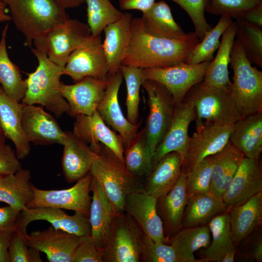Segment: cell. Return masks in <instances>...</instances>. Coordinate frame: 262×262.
<instances>
[{"instance_id": "obj_32", "label": "cell", "mask_w": 262, "mask_h": 262, "mask_svg": "<svg viewBox=\"0 0 262 262\" xmlns=\"http://www.w3.org/2000/svg\"><path fill=\"white\" fill-rule=\"evenodd\" d=\"M237 30L235 21L226 29L222 35V39L217 53L211 62L201 84L229 90L231 82L229 78V65L230 54Z\"/></svg>"}, {"instance_id": "obj_40", "label": "cell", "mask_w": 262, "mask_h": 262, "mask_svg": "<svg viewBox=\"0 0 262 262\" xmlns=\"http://www.w3.org/2000/svg\"><path fill=\"white\" fill-rule=\"evenodd\" d=\"M87 5V25L91 35L100 36L108 25L119 20L123 12L117 9L110 0H85Z\"/></svg>"}, {"instance_id": "obj_35", "label": "cell", "mask_w": 262, "mask_h": 262, "mask_svg": "<svg viewBox=\"0 0 262 262\" xmlns=\"http://www.w3.org/2000/svg\"><path fill=\"white\" fill-rule=\"evenodd\" d=\"M208 223L212 240L202 253L201 261L222 262L227 253H235L228 212L225 211L216 215Z\"/></svg>"}, {"instance_id": "obj_56", "label": "cell", "mask_w": 262, "mask_h": 262, "mask_svg": "<svg viewBox=\"0 0 262 262\" xmlns=\"http://www.w3.org/2000/svg\"><path fill=\"white\" fill-rule=\"evenodd\" d=\"M64 9L75 8L85 2V0H55Z\"/></svg>"}, {"instance_id": "obj_58", "label": "cell", "mask_w": 262, "mask_h": 262, "mask_svg": "<svg viewBox=\"0 0 262 262\" xmlns=\"http://www.w3.org/2000/svg\"><path fill=\"white\" fill-rule=\"evenodd\" d=\"M5 137L2 132H0V146L5 144Z\"/></svg>"}, {"instance_id": "obj_57", "label": "cell", "mask_w": 262, "mask_h": 262, "mask_svg": "<svg viewBox=\"0 0 262 262\" xmlns=\"http://www.w3.org/2000/svg\"><path fill=\"white\" fill-rule=\"evenodd\" d=\"M6 6L5 2L0 0V23L12 20L11 16L6 12Z\"/></svg>"}, {"instance_id": "obj_21", "label": "cell", "mask_w": 262, "mask_h": 262, "mask_svg": "<svg viewBox=\"0 0 262 262\" xmlns=\"http://www.w3.org/2000/svg\"><path fill=\"white\" fill-rule=\"evenodd\" d=\"M262 192V164L261 158L244 157L223 197L227 211Z\"/></svg>"}, {"instance_id": "obj_36", "label": "cell", "mask_w": 262, "mask_h": 262, "mask_svg": "<svg viewBox=\"0 0 262 262\" xmlns=\"http://www.w3.org/2000/svg\"><path fill=\"white\" fill-rule=\"evenodd\" d=\"M227 211L223 200L210 193L188 196L182 219V227L204 225L213 217Z\"/></svg>"}, {"instance_id": "obj_31", "label": "cell", "mask_w": 262, "mask_h": 262, "mask_svg": "<svg viewBox=\"0 0 262 262\" xmlns=\"http://www.w3.org/2000/svg\"><path fill=\"white\" fill-rule=\"evenodd\" d=\"M244 157L243 154L229 142L222 150L212 156L213 167L210 194L223 200Z\"/></svg>"}, {"instance_id": "obj_26", "label": "cell", "mask_w": 262, "mask_h": 262, "mask_svg": "<svg viewBox=\"0 0 262 262\" xmlns=\"http://www.w3.org/2000/svg\"><path fill=\"white\" fill-rule=\"evenodd\" d=\"M62 158V167L66 181L76 182L90 171L97 154L90 146L72 132L66 131Z\"/></svg>"}, {"instance_id": "obj_34", "label": "cell", "mask_w": 262, "mask_h": 262, "mask_svg": "<svg viewBox=\"0 0 262 262\" xmlns=\"http://www.w3.org/2000/svg\"><path fill=\"white\" fill-rule=\"evenodd\" d=\"M29 170L23 169L0 178V201L22 211L32 200L33 193Z\"/></svg>"}, {"instance_id": "obj_51", "label": "cell", "mask_w": 262, "mask_h": 262, "mask_svg": "<svg viewBox=\"0 0 262 262\" xmlns=\"http://www.w3.org/2000/svg\"><path fill=\"white\" fill-rule=\"evenodd\" d=\"M20 211L8 205L0 207V231H14L17 227Z\"/></svg>"}, {"instance_id": "obj_4", "label": "cell", "mask_w": 262, "mask_h": 262, "mask_svg": "<svg viewBox=\"0 0 262 262\" xmlns=\"http://www.w3.org/2000/svg\"><path fill=\"white\" fill-rule=\"evenodd\" d=\"M89 173L101 186L118 213H124L127 196L143 189L138 179L132 176L123 163L102 144L96 153Z\"/></svg>"}, {"instance_id": "obj_39", "label": "cell", "mask_w": 262, "mask_h": 262, "mask_svg": "<svg viewBox=\"0 0 262 262\" xmlns=\"http://www.w3.org/2000/svg\"><path fill=\"white\" fill-rule=\"evenodd\" d=\"M153 155L154 153L147 144L143 128L137 131L125 148L124 164L134 177H147L152 168Z\"/></svg>"}, {"instance_id": "obj_6", "label": "cell", "mask_w": 262, "mask_h": 262, "mask_svg": "<svg viewBox=\"0 0 262 262\" xmlns=\"http://www.w3.org/2000/svg\"><path fill=\"white\" fill-rule=\"evenodd\" d=\"M183 99L190 102L195 108L196 130L203 126V120L232 126L242 117L229 90L204 86L199 82L189 90Z\"/></svg>"}, {"instance_id": "obj_54", "label": "cell", "mask_w": 262, "mask_h": 262, "mask_svg": "<svg viewBox=\"0 0 262 262\" xmlns=\"http://www.w3.org/2000/svg\"><path fill=\"white\" fill-rule=\"evenodd\" d=\"M240 18L262 29V4L249 10Z\"/></svg>"}, {"instance_id": "obj_19", "label": "cell", "mask_w": 262, "mask_h": 262, "mask_svg": "<svg viewBox=\"0 0 262 262\" xmlns=\"http://www.w3.org/2000/svg\"><path fill=\"white\" fill-rule=\"evenodd\" d=\"M122 78L120 70L108 76L105 94L97 111L104 122L121 136L125 148L139 131L141 123L131 124L121 109L118 95Z\"/></svg>"}, {"instance_id": "obj_8", "label": "cell", "mask_w": 262, "mask_h": 262, "mask_svg": "<svg viewBox=\"0 0 262 262\" xmlns=\"http://www.w3.org/2000/svg\"><path fill=\"white\" fill-rule=\"evenodd\" d=\"M88 25L69 18L45 34L35 39L34 48L57 65L65 66L71 53L91 35Z\"/></svg>"}, {"instance_id": "obj_18", "label": "cell", "mask_w": 262, "mask_h": 262, "mask_svg": "<svg viewBox=\"0 0 262 262\" xmlns=\"http://www.w3.org/2000/svg\"><path fill=\"white\" fill-rule=\"evenodd\" d=\"M21 121L23 131L30 143L38 145H63L66 132L42 108L23 104Z\"/></svg>"}, {"instance_id": "obj_49", "label": "cell", "mask_w": 262, "mask_h": 262, "mask_svg": "<svg viewBox=\"0 0 262 262\" xmlns=\"http://www.w3.org/2000/svg\"><path fill=\"white\" fill-rule=\"evenodd\" d=\"M71 262H103L102 249L96 245L91 235L81 236Z\"/></svg>"}, {"instance_id": "obj_41", "label": "cell", "mask_w": 262, "mask_h": 262, "mask_svg": "<svg viewBox=\"0 0 262 262\" xmlns=\"http://www.w3.org/2000/svg\"><path fill=\"white\" fill-rule=\"evenodd\" d=\"M233 21L232 18L229 17L221 16L216 25L193 49L186 63L196 64L205 61H212L214 58V52L220 46V37Z\"/></svg>"}, {"instance_id": "obj_9", "label": "cell", "mask_w": 262, "mask_h": 262, "mask_svg": "<svg viewBox=\"0 0 262 262\" xmlns=\"http://www.w3.org/2000/svg\"><path fill=\"white\" fill-rule=\"evenodd\" d=\"M147 95L149 113L144 127L147 145L154 153L171 122L176 105L171 94L162 84L145 80L142 85Z\"/></svg>"}, {"instance_id": "obj_22", "label": "cell", "mask_w": 262, "mask_h": 262, "mask_svg": "<svg viewBox=\"0 0 262 262\" xmlns=\"http://www.w3.org/2000/svg\"><path fill=\"white\" fill-rule=\"evenodd\" d=\"M81 236L49 227L26 237L29 247L45 253L49 262H71Z\"/></svg>"}, {"instance_id": "obj_53", "label": "cell", "mask_w": 262, "mask_h": 262, "mask_svg": "<svg viewBox=\"0 0 262 262\" xmlns=\"http://www.w3.org/2000/svg\"><path fill=\"white\" fill-rule=\"evenodd\" d=\"M155 0H118L122 10H137L143 12L149 9Z\"/></svg>"}, {"instance_id": "obj_45", "label": "cell", "mask_w": 262, "mask_h": 262, "mask_svg": "<svg viewBox=\"0 0 262 262\" xmlns=\"http://www.w3.org/2000/svg\"><path fill=\"white\" fill-rule=\"evenodd\" d=\"M261 4L262 0H208L206 12L235 19Z\"/></svg>"}, {"instance_id": "obj_16", "label": "cell", "mask_w": 262, "mask_h": 262, "mask_svg": "<svg viewBox=\"0 0 262 262\" xmlns=\"http://www.w3.org/2000/svg\"><path fill=\"white\" fill-rule=\"evenodd\" d=\"M75 117L72 132L75 136L88 145L96 153L100 144H103L124 163L121 136L107 126L98 111L92 115H79Z\"/></svg>"}, {"instance_id": "obj_15", "label": "cell", "mask_w": 262, "mask_h": 262, "mask_svg": "<svg viewBox=\"0 0 262 262\" xmlns=\"http://www.w3.org/2000/svg\"><path fill=\"white\" fill-rule=\"evenodd\" d=\"M36 220L46 221L55 229H61L79 236L91 234L88 216L79 212H75L74 215H69L62 209L49 207H26L20 212L16 229L24 234H27L26 229L28 225Z\"/></svg>"}, {"instance_id": "obj_60", "label": "cell", "mask_w": 262, "mask_h": 262, "mask_svg": "<svg viewBox=\"0 0 262 262\" xmlns=\"http://www.w3.org/2000/svg\"><path fill=\"white\" fill-rule=\"evenodd\" d=\"M1 0V1H3L5 2V1L6 0Z\"/></svg>"}, {"instance_id": "obj_12", "label": "cell", "mask_w": 262, "mask_h": 262, "mask_svg": "<svg viewBox=\"0 0 262 262\" xmlns=\"http://www.w3.org/2000/svg\"><path fill=\"white\" fill-rule=\"evenodd\" d=\"M92 176L89 172L71 187L62 190H42L33 184V197L28 208L49 207L72 210L89 216L92 197Z\"/></svg>"}, {"instance_id": "obj_29", "label": "cell", "mask_w": 262, "mask_h": 262, "mask_svg": "<svg viewBox=\"0 0 262 262\" xmlns=\"http://www.w3.org/2000/svg\"><path fill=\"white\" fill-rule=\"evenodd\" d=\"M229 142L244 156L260 158L262 151V112L241 117L232 125Z\"/></svg>"}, {"instance_id": "obj_43", "label": "cell", "mask_w": 262, "mask_h": 262, "mask_svg": "<svg viewBox=\"0 0 262 262\" xmlns=\"http://www.w3.org/2000/svg\"><path fill=\"white\" fill-rule=\"evenodd\" d=\"M127 88L126 105L127 119L133 124L138 123L140 89L145 80L143 69L121 65L119 68Z\"/></svg>"}, {"instance_id": "obj_14", "label": "cell", "mask_w": 262, "mask_h": 262, "mask_svg": "<svg viewBox=\"0 0 262 262\" xmlns=\"http://www.w3.org/2000/svg\"><path fill=\"white\" fill-rule=\"evenodd\" d=\"M157 198L147 194L144 189L129 195L124 213L131 218L142 233L153 240L170 244L164 232L163 222L157 209Z\"/></svg>"}, {"instance_id": "obj_46", "label": "cell", "mask_w": 262, "mask_h": 262, "mask_svg": "<svg viewBox=\"0 0 262 262\" xmlns=\"http://www.w3.org/2000/svg\"><path fill=\"white\" fill-rule=\"evenodd\" d=\"M141 262H180L173 247L170 244L156 242L143 234Z\"/></svg>"}, {"instance_id": "obj_50", "label": "cell", "mask_w": 262, "mask_h": 262, "mask_svg": "<svg viewBox=\"0 0 262 262\" xmlns=\"http://www.w3.org/2000/svg\"><path fill=\"white\" fill-rule=\"evenodd\" d=\"M21 168L16 151L11 146L5 143L0 146V175L14 174Z\"/></svg>"}, {"instance_id": "obj_20", "label": "cell", "mask_w": 262, "mask_h": 262, "mask_svg": "<svg viewBox=\"0 0 262 262\" xmlns=\"http://www.w3.org/2000/svg\"><path fill=\"white\" fill-rule=\"evenodd\" d=\"M107 84L108 79L99 80L91 77L73 84L61 82V94L70 107L68 115L75 117L93 115L104 97Z\"/></svg>"}, {"instance_id": "obj_27", "label": "cell", "mask_w": 262, "mask_h": 262, "mask_svg": "<svg viewBox=\"0 0 262 262\" xmlns=\"http://www.w3.org/2000/svg\"><path fill=\"white\" fill-rule=\"evenodd\" d=\"M132 15L125 12L121 18L107 25L104 29L102 43L107 63L108 76L119 70L131 38Z\"/></svg>"}, {"instance_id": "obj_44", "label": "cell", "mask_w": 262, "mask_h": 262, "mask_svg": "<svg viewBox=\"0 0 262 262\" xmlns=\"http://www.w3.org/2000/svg\"><path fill=\"white\" fill-rule=\"evenodd\" d=\"M213 160L208 157L185 172V186L188 196L209 193Z\"/></svg>"}, {"instance_id": "obj_42", "label": "cell", "mask_w": 262, "mask_h": 262, "mask_svg": "<svg viewBox=\"0 0 262 262\" xmlns=\"http://www.w3.org/2000/svg\"><path fill=\"white\" fill-rule=\"evenodd\" d=\"M235 37L250 62L262 67V29L242 18L235 19Z\"/></svg>"}, {"instance_id": "obj_61", "label": "cell", "mask_w": 262, "mask_h": 262, "mask_svg": "<svg viewBox=\"0 0 262 262\" xmlns=\"http://www.w3.org/2000/svg\"><path fill=\"white\" fill-rule=\"evenodd\" d=\"M2 176L0 175V178L2 177Z\"/></svg>"}, {"instance_id": "obj_24", "label": "cell", "mask_w": 262, "mask_h": 262, "mask_svg": "<svg viewBox=\"0 0 262 262\" xmlns=\"http://www.w3.org/2000/svg\"><path fill=\"white\" fill-rule=\"evenodd\" d=\"M23 104L8 97L0 85V124L5 137L14 144L19 160L28 156L31 150L21 126V114Z\"/></svg>"}, {"instance_id": "obj_59", "label": "cell", "mask_w": 262, "mask_h": 262, "mask_svg": "<svg viewBox=\"0 0 262 262\" xmlns=\"http://www.w3.org/2000/svg\"><path fill=\"white\" fill-rule=\"evenodd\" d=\"M0 132H2L1 129V126H0Z\"/></svg>"}, {"instance_id": "obj_30", "label": "cell", "mask_w": 262, "mask_h": 262, "mask_svg": "<svg viewBox=\"0 0 262 262\" xmlns=\"http://www.w3.org/2000/svg\"><path fill=\"white\" fill-rule=\"evenodd\" d=\"M182 159L177 152L162 157L146 177L144 191L156 198L166 195L174 187L180 175Z\"/></svg>"}, {"instance_id": "obj_1", "label": "cell", "mask_w": 262, "mask_h": 262, "mask_svg": "<svg viewBox=\"0 0 262 262\" xmlns=\"http://www.w3.org/2000/svg\"><path fill=\"white\" fill-rule=\"evenodd\" d=\"M200 42L195 32L181 39L153 36L144 30L141 17L132 18L131 38L122 64L141 69L163 68L186 63Z\"/></svg>"}, {"instance_id": "obj_25", "label": "cell", "mask_w": 262, "mask_h": 262, "mask_svg": "<svg viewBox=\"0 0 262 262\" xmlns=\"http://www.w3.org/2000/svg\"><path fill=\"white\" fill-rule=\"evenodd\" d=\"M92 197L89 219L91 236L96 245L102 249L106 245L114 218L118 213L109 200L99 183L92 177Z\"/></svg>"}, {"instance_id": "obj_48", "label": "cell", "mask_w": 262, "mask_h": 262, "mask_svg": "<svg viewBox=\"0 0 262 262\" xmlns=\"http://www.w3.org/2000/svg\"><path fill=\"white\" fill-rule=\"evenodd\" d=\"M27 235L17 229L13 232L8 247L9 262H42L40 251L28 246Z\"/></svg>"}, {"instance_id": "obj_13", "label": "cell", "mask_w": 262, "mask_h": 262, "mask_svg": "<svg viewBox=\"0 0 262 262\" xmlns=\"http://www.w3.org/2000/svg\"><path fill=\"white\" fill-rule=\"evenodd\" d=\"M232 126L205 122L190 137L182 168L187 172L205 158L222 150L229 142Z\"/></svg>"}, {"instance_id": "obj_10", "label": "cell", "mask_w": 262, "mask_h": 262, "mask_svg": "<svg viewBox=\"0 0 262 262\" xmlns=\"http://www.w3.org/2000/svg\"><path fill=\"white\" fill-rule=\"evenodd\" d=\"M211 62L196 64L182 63L163 68L143 69L144 78L163 85L178 104L192 87L203 81Z\"/></svg>"}, {"instance_id": "obj_47", "label": "cell", "mask_w": 262, "mask_h": 262, "mask_svg": "<svg viewBox=\"0 0 262 262\" xmlns=\"http://www.w3.org/2000/svg\"><path fill=\"white\" fill-rule=\"evenodd\" d=\"M180 5L188 15L192 21L195 33L201 41L211 30L205 13L208 0H170Z\"/></svg>"}, {"instance_id": "obj_52", "label": "cell", "mask_w": 262, "mask_h": 262, "mask_svg": "<svg viewBox=\"0 0 262 262\" xmlns=\"http://www.w3.org/2000/svg\"><path fill=\"white\" fill-rule=\"evenodd\" d=\"M250 243L249 246H246L245 251L242 252L245 260H251L257 262L262 261V236L257 235Z\"/></svg>"}, {"instance_id": "obj_11", "label": "cell", "mask_w": 262, "mask_h": 262, "mask_svg": "<svg viewBox=\"0 0 262 262\" xmlns=\"http://www.w3.org/2000/svg\"><path fill=\"white\" fill-rule=\"evenodd\" d=\"M74 82L86 77L99 80L108 78L107 63L100 36L91 35L69 55L62 73Z\"/></svg>"}, {"instance_id": "obj_5", "label": "cell", "mask_w": 262, "mask_h": 262, "mask_svg": "<svg viewBox=\"0 0 262 262\" xmlns=\"http://www.w3.org/2000/svg\"><path fill=\"white\" fill-rule=\"evenodd\" d=\"M229 64L233 72L230 93L241 117L262 112V71L252 66L237 39Z\"/></svg>"}, {"instance_id": "obj_33", "label": "cell", "mask_w": 262, "mask_h": 262, "mask_svg": "<svg viewBox=\"0 0 262 262\" xmlns=\"http://www.w3.org/2000/svg\"><path fill=\"white\" fill-rule=\"evenodd\" d=\"M141 17L144 30L153 36L170 39L184 38L187 33L175 21L169 5L163 0L155 2Z\"/></svg>"}, {"instance_id": "obj_2", "label": "cell", "mask_w": 262, "mask_h": 262, "mask_svg": "<svg viewBox=\"0 0 262 262\" xmlns=\"http://www.w3.org/2000/svg\"><path fill=\"white\" fill-rule=\"evenodd\" d=\"M31 48L38 60L35 71L27 73L26 90L21 102L28 105L40 104L57 117L69 114V105L62 96L60 78L64 67L51 61L46 54Z\"/></svg>"}, {"instance_id": "obj_17", "label": "cell", "mask_w": 262, "mask_h": 262, "mask_svg": "<svg viewBox=\"0 0 262 262\" xmlns=\"http://www.w3.org/2000/svg\"><path fill=\"white\" fill-rule=\"evenodd\" d=\"M195 118V108L190 102L183 99L181 103L176 104L170 125L155 149L152 168L162 157L171 152L179 153L183 162L190 139L188 128Z\"/></svg>"}, {"instance_id": "obj_3", "label": "cell", "mask_w": 262, "mask_h": 262, "mask_svg": "<svg viewBox=\"0 0 262 262\" xmlns=\"http://www.w3.org/2000/svg\"><path fill=\"white\" fill-rule=\"evenodd\" d=\"M5 2L27 47H31L35 39L70 18L55 0H6Z\"/></svg>"}, {"instance_id": "obj_55", "label": "cell", "mask_w": 262, "mask_h": 262, "mask_svg": "<svg viewBox=\"0 0 262 262\" xmlns=\"http://www.w3.org/2000/svg\"><path fill=\"white\" fill-rule=\"evenodd\" d=\"M13 232L0 231V262H9L8 247Z\"/></svg>"}, {"instance_id": "obj_38", "label": "cell", "mask_w": 262, "mask_h": 262, "mask_svg": "<svg viewBox=\"0 0 262 262\" xmlns=\"http://www.w3.org/2000/svg\"><path fill=\"white\" fill-rule=\"evenodd\" d=\"M8 29V25L6 24L2 31L0 40V84L8 97L21 102L26 85L19 67L8 56L6 47Z\"/></svg>"}, {"instance_id": "obj_37", "label": "cell", "mask_w": 262, "mask_h": 262, "mask_svg": "<svg viewBox=\"0 0 262 262\" xmlns=\"http://www.w3.org/2000/svg\"><path fill=\"white\" fill-rule=\"evenodd\" d=\"M211 234L208 226L201 225L181 229L170 240L180 262H201L194 252L201 248H206L210 244Z\"/></svg>"}, {"instance_id": "obj_28", "label": "cell", "mask_w": 262, "mask_h": 262, "mask_svg": "<svg viewBox=\"0 0 262 262\" xmlns=\"http://www.w3.org/2000/svg\"><path fill=\"white\" fill-rule=\"evenodd\" d=\"M230 232L234 246L247 238L262 223V192L228 211Z\"/></svg>"}, {"instance_id": "obj_7", "label": "cell", "mask_w": 262, "mask_h": 262, "mask_svg": "<svg viewBox=\"0 0 262 262\" xmlns=\"http://www.w3.org/2000/svg\"><path fill=\"white\" fill-rule=\"evenodd\" d=\"M143 233L124 213H117L110 228L103 262H141Z\"/></svg>"}, {"instance_id": "obj_23", "label": "cell", "mask_w": 262, "mask_h": 262, "mask_svg": "<svg viewBox=\"0 0 262 262\" xmlns=\"http://www.w3.org/2000/svg\"><path fill=\"white\" fill-rule=\"evenodd\" d=\"M185 176L182 168L174 187L166 195L157 198V212L163 222L164 234L170 240L183 228V216L188 198Z\"/></svg>"}]
</instances>
